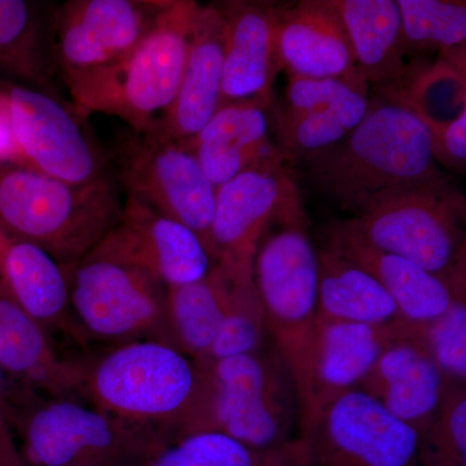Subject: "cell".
Instances as JSON below:
<instances>
[{
	"label": "cell",
	"instance_id": "1",
	"mask_svg": "<svg viewBox=\"0 0 466 466\" xmlns=\"http://www.w3.org/2000/svg\"><path fill=\"white\" fill-rule=\"evenodd\" d=\"M303 161L319 191L355 214L383 191L450 179L415 110L385 99L370 100L366 118L342 142Z\"/></svg>",
	"mask_w": 466,
	"mask_h": 466
},
{
	"label": "cell",
	"instance_id": "2",
	"mask_svg": "<svg viewBox=\"0 0 466 466\" xmlns=\"http://www.w3.org/2000/svg\"><path fill=\"white\" fill-rule=\"evenodd\" d=\"M198 385L177 438L211 431L257 452L284 450L300 421L299 392L278 352L195 361Z\"/></svg>",
	"mask_w": 466,
	"mask_h": 466
},
{
	"label": "cell",
	"instance_id": "3",
	"mask_svg": "<svg viewBox=\"0 0 466 466\" xmlns=\"http://www.w3.org/2000/svg\"><path fill=\"white\" fill-rule=\"evenodd\" d=\"M198 3L165 0L152 29L118 63L63 76L79 115H108L135 131L157 130L182 81Z\"/></svg>",
	"mask_w": 466,
	"mask_h": 466
},
{
	"label": "cell",
	"instance_id": "4",
	"mask_svg": "<svg viewBox=\"0 0 466 466\" xmlns=\"http://www.w3.org/2000/svg\"><path fill=\"white\" fill-rule=\"evenodd\" d=\"M12 424L29 466H143L167 434L131 424L75 398L8 386Z\"/></svg>",
	"mask_w": 466,
	"mask_h": 466
},
{
	"label": "cell",
	"instance_id": "5",
	"mask_svg": "<svg viewBox=\"0 0 466 466\" xmlns=\"http://www.w3.org/2000/svg\"><path fill=\"white\" fill-rule=\"evenodd\" d=\"M122 208L110 175L72 184L20 165L0 164V227L41 248L64 269L103 240Z\"/></svg>",
	"mask_w": 466,
	"mask_h": 466
},
{
	"label": "cell",
	"instance_id": "6",
	"mask_svg": "<svg viewBox=\"0 0 466 466\" xmlns=\"http://www.w3.org/2000/svg\"><path fill=\"white\" fill-rule=\"evenodd\" d=\"M465 195L450 177L379 193L354 218L337 226L376 249L416 263L452 287L465 276Z\"/></svg>",
	"mask_w": 466,
	"mask_h": 466
},
{
	"label": "cell",
	"instance_id": "7",
	"mask_svg": "<svg viewBox=\"0 0 466 466\" xmlns=\"http://www.w3.org/2000/svg\"><path fill=\"white\" fill-rule=\"evenodd\" d=\"M198 385V367L171 343L137 339L81 361V400L131 424L177 437Z\"/></svg>",
	"mask_w": 466,
	"mask_h": 466
},
{
	"label": "cell",
	"instance_id": "8",
	"mask_svg": "<svg viewBox=\"0 0 466 466\" xmlns=\"http://www.w3.org/2000/svg\"><path fill=\"white\" fill-rule=\"evenodd\" d=\"M66 272L70 311L86 342L159 339L173 345L167 288L148 272L96 248Z\"/></svg>",
	"mask_w": 466,
	"mask_h": 466
},
{
	"label": "cell",
	"instance_id": "9",
	"mask_svg": "<svg viewBox=\"0 0 466 466\" xmlns=\"http://www.w3.org/2000/svg\"><path fill=\"white\" fill-rule=\"evenodd\" d=\"M254 283L267 333L300 400L318 321L319 251L306 227H281L263 238L254 263Z\"/></svg>",
	"mask_w": 466,
	"mask_h": 466
},
{
	"label": "cell",
	"instance_id": "10",
	"mask_svg": "<svg viewBox=\"0 0 466 466\" xmlns=\"http://www.w3.org/2000/svg\"><path fill=\"white\" fill-rule=\"evenodd\" d=\"M274 225L308 226L296 173L283 158L242 171L217 189L210 254L235 285L254 283V263Z\"/></svg>",
	"mask_w": 466,
	"mask_h": 466
},
{
	"label": "cell",
	"instance_id": "11",
	"mask_svg": "<svg viewBox=\"0 0 466 466\" xmlns=\"http://www.w3.org/2000/svg\"><path fill=\"white\" fill-rule=\"evenodd\" d=\"M299 440L314 466H424L415 429L359 389L321 408Z\"/></svg>",
	"mask_w": 466,
	"mask_h": 466
},
{
	"label": "cell",
	"instance_id": "12",
	"mask_svg": "<svg viewBox=\"0 0 466 466\" xmlns=\"http://www.w3.org/2000/svg\"><path fill=\"white\" fill-rule=\"evenodd\" d=\"M119 170L127 198L191 228L210 253L218 188L191 150L159 128L137 134L126 146Z\"/></svg>",
	"mask_w": 466,
	"mask_h": 466
},
{
	"label": "cell",
	"instance_id": "13",
	"mask_svg": "<svg viewBox=\"0 0 466 466\" xmlns=\"http://www.w3.org/2000/svg\"><path fill=\"white\" fill-rule=\"evenodd\" d=\"M5 92L23 167L72 184L108 177L103 150L86 133L75 110L29 86H11Z\"/></svg>",
	"mask_w": 466,
	"mask_h": 466
},
{
	"label": "cell",
	"instance_id": "14",
	"mask_svg": "<svg viewBox=\"0 0 466 466\" xmlns=\"http://www.w3.org/2000/svg\"><path fill=\"white\" fill-rule=\"evenodd\" d=\"M165 0H75L56 17L63 76L103 69L127 56L152 29Z\"/></svg>",
	"mask_w": 466,
	"mask_h": 466
},
{
	"label": "cell",
	"instance_id": "15",
	"mask_svg": "<svg viewBox=\"0 0 466 466\" xmlns=\"http://www.w3.org/2000/svg\"><path fill=\"white\" fill-rule=\"evenodd\" d=\"M95 248L139 267L167 288L196 283L216 267L198 233L130 198Z\"/></svg>",
	"mask_w": 466,
	"mask_h": 466
},
{
	"label": "cell",
	"instance_id": "16",
	"mask_svg": "<svg viewBox=\"0 0 466 466\" xmlns=\"http://www.w3.org/2000/svg\"><path fill=\"white\" fill-rule=\"evenodd\" d=\"M217 7L225 26L222 106L250 103L268 110L283 70L279 34L284 5L222 2Z\"/></svg>",
	"mask_w": 466,
	"mask_h": 466
},
{
	"label": "cell",
	"instance_id": "17",
	"mask_svg": "<svg viewBox=\"0 0 466 466\" xmlns=\"http://www.w3.org/2000/svg\"><path fill=\"white\" fill-rule=\"evenodd\" d=\"M390 324L375 327L318 319L305 390L299 400V426L309 422L321 408L360 385L392 341Z\"/></svg>",
	"mask_w": 466,
	"mask_h": 466
},
{
	"label": "cell",
	"instance_id": "18",
	"mask_svg": "<svg viewBox=\"0 0 466 466\" xmlns=\"http://www.w3.org/2000/svg\"><path fill=\"white\" fill-rule=\"evenodd\" d=\"M225 26L217 5H198L177 96L159 130L179 143L200 133L222 106Z\"/></svg>",
	"mask_w": 466,
	"mask_h": 466
},
{
	"label": "cell",
	"instance_id": "19",
	"mask_svg": "<svg viewBox=\"0 0 466 466\" xmlns=\"http://www.w3.org/2000/svg\"><path fill=\"white\" fill-rule=\"evenodd\" d=\"M279 52L289 76L343 79L361 75L336 0L284 5Z\"/></svg>",
	"mask_w": 466,
	"mask_h": 466
},
{
	"label": "cell",
	"instance_id": "20",
	"mask_svg": "<svg viewBox=\"0 0 466 466\" xmlns=\"http://www.w3.org/2000/svg\"><path fill=\"white\" fill-rule=\"evenodd\" d=\"M446 386V377L424 350L392 334L390 345L357 389L422 437L433 424Z\"/></svg>",
	"mask_w": 466,
	"mask_h": 466
},
{
	"label": "cell",
	"instance_id": "21",
	"mask_svg": "<svg viewBox=\"0 0 466 466\" xmlns=\"http://www.w3.org/2000/svg\"><path fill=\"white\" fill-rule=\"evenodd\" d=\"M0 287L48 333L57 330L86 342L70 311L66 269L41 248L2 227Z\"/></svg>",
	"mask_w": 466,
	"mask_h": 466
},
{
	"label": "cell",
	"instance_id": "22",
	"mask_svg": "<svg viewBox=\"0 0 466 466\" xmlns=\"http://www.w3.org/2000/svg\"><path fill=\"white\" fill-rule=\"evenodd\" d=\"M183 144L217 188L248 168L283 158L269 137L267 109L257 104L223 106L200 133Z\"/></svg>",
	"mask_w": 466,
	"mask_h": 466
},
{
	"label": "cell",
	"instance_id": "23",
	"mask_svg": "<svg viewBox=\"0 0 466 466\" xmlns=\"http://www.w3.org/2000/svg\"><path fill=\"white\" fill-rule=\"evenodd\" d=\"M358 69L385 99L403 91L407 54L397 0H336Z\"/></svg>",
	"mask_w": 466,
	"mask_h": 466
},
{
	"label": "cell",
	"instance_id": "24",
	"mask_svg": "<svg viewBox=\"0 0 466 466\" xmlns=\"http://www.w3.org/2000/svg\"><path fill=\"white\" fill-rule=\"evenodd\" d=\"M328 247L370 272L394 299L401 320H431L443 314L455 297L465 296V291L452 289L440 276L400 256L376 249L337 225L330 229Z\"/></svg>",
	"mask_w": 466,
	"mask_h": 466
},
{
	"label": "cell",
	"instance_id": "25",
	"mask_svg": "<svg viewBox=\"0 0 466 466\" xmlns=\"http://www.w3.org/2000/svg\"><path fill=\"white\" fill-rule=\"evenodd\" d=\"M318 319L381 327L400 317L390 294L370 272L327 245L319 251Z\"/></svg>",
	"mask_w": 466,
	"mask_h": 466
},
{
	"label": "cell",
	"instance_id": "26",
	"mask_svg": "<svg viewBox=\"0 0 466 466\" xmlns=\"http://www.w3.org/2000/svg\"><path fill=\"white\" fill-rule=\"evenodd\" d=\"M231 289V281L217 266L196 283L167 288L171 342L193 361L208 357L228 309Z\"/></svg>",
	"mask_w": 466,
	"mask_h": 466
},
{
	"label": "cell",
	"instance_id": "27",
	"mask_svg": "<svg viewBox=\"0 0 466 466\" xmlns=\"http://www.w3.org/2000/svg\"><path fill=\"white\" fill-rule=\"evenodd\" d=\"M370 87H361L334 103L300 112L281 110L276 116L278 149L287 164L299 161L342 142L366 118Z\"/></svg>",
	"mask_w": 466,
	"mask_h": 466
},
{
	"label": "cell",
	"instance_id": "28",
	"mask_svg": "<svg viewBox=\"0 0 466 466\" xmlns=\"http://www.w3.org/2000/svg\"><path fill=\"white\" fill-rule=\"evenodd\" d=\"M0 72L51 94L45 27L33 3L0 0Z\"/></svg>",
	"mask_w": 466,
	"mask_h": 466
},
{
	"label": "cell",
	"instance_id": "29",
	"mask_svg": "<svg viewBox=\"0 0 466 466\" xmlns=\"http://www.w3.org/2000/svg\"><path fill=\"white\" fill-rule=\"evenodd\" d=\"M392 334L424 350L440 367L447 382L466 383V299L455 297L440 317L421 323L398 320L391 323Z\"/></svg>",
	"mask_w": 466,
	"mask_h": 466
},
{
	"label": "cell",
	"instance_id": "30",
	"mask_svg": "<svg viewBox=\"0 0 466 466\" xmlns=\"http://www.w3.org/2000/svg\"><path fill=\"white\" fill-rule=\"evenodd\" d=\"M398 5L407 52L438 50L446 55L465 48V2L398 0Z\"/></svg>",
	"mask_w": 466,
	"mask_h": 466
},
{
	"label": "cell",
	"instance_id": "31",
	"mask_svg": "<svg viewBox=\"0 0 466 466\" xmlns=\"http://www.w3.org/2000/svg\"><path fill=\"white\" fill-rule=\"evenodd\" d=\"M274 452H257L219 433L183 435L165 444L143 466H271L294 444Z\"/></svg>",
	"mask_w": 466,
	"mask_h": 466
},
{
	"label": "cell",
	"instance_id": "32",
	"mask_svg": "<svg viewBox=\"0 0 466 466\" xmlns=\"http://www.w3.org/2000/svg\"><path fill=\"white\" fill-rule=\"evenodd\" d=\"M266 332L265 311L256 283L232 284L228 309L208 357L201 361L259 351Z\"/></svg>",
	"mask_w": 466,
	"mask_h": 466
},
{
	"label": "cell",
	"instance_id": "33",
	"mask_svg": "<svg viewBox=\"0 0 466 466\" xmlns=\"http://www.w3.org/2000/svg\"><path fill=\"white\" fill-rule=\"evenodd\" d=\"M424 466H466V388L447 382L433 424L421 437Z\"/></svg>",
	"mask_w": 466,
	"mask_h": 466
},
{
	"label": "cell",
	"instance_id": "34",
	"mask_svg": "<svg viewBox=\"0 0 466 466\" xmlns=\"http://www.w3.org/2000/svg\"><path fill=\"white\" fill-rule=\"evenodd\" d=\"M415 110V109H412ZM431 135V152L438 165L456 173L466 168V106L449 119L433 118L415 110Z\"/></svg>",
	"mask_w": 466,
	"mask_h": 466
},
{
	"label": "cell",
	"instance_id": "35",
	"mask_svg": "<svg viewBox=\"0 0 466 466\" xmlns=\"http://www.w3.org/2000/svg\"><path fill=\"white\" fill-rule=\"evenodd\" d=\"M5 376L7 375L0 367V466H29L21 452L12 424Z\"/></svg>",
	"mask_w": 466,
	"mask_h": 466
},
{
	"label": "cell",
	"instance_id": "36",
	"mask_svg": "<svg viewBox=\"0 0 466 466\" xmlns=\"http://www.w3.org/2000/svg\"><path fill=\"white\" fill-rule=\"evenodd\" d=\"M0 164L20 165L23 167L20 153H18L14 127L5 92L0 91Z\"/></svg>",
	"mask_w": 466,
	"mask_h": 466
},
{
	"label": "cell",
	"instance_id": "37",
	"mask_svg": "<svg viewBox=\"0 0 466 466\" xmlns=\"http://www.w3.org/2000/svg\"><path fill=\"white\" fill-rule=\"evenodd\" d=\"M0 367L3 368L5 375L14 377L21 385L25 381V370L2 321H0Z\"/></svg>",
	"mask_w": 466,
	"mask_h": 466
},
{
	"label": "cell",
	"instance_id": "38",
	"mask_svg": "<svg viewBox=\"0 0 466 466\" xmlns=\"http://www.w3.org/2000/svg\"><path fill=\"white\" fill-rule=\"evenodd\" d=\"M271 466H314L311 464L306 453L302 441L297 438L289 452Z\"/></svg>",
	"mask_w": 466,
	"mask_h": 466
}]
</instances>
